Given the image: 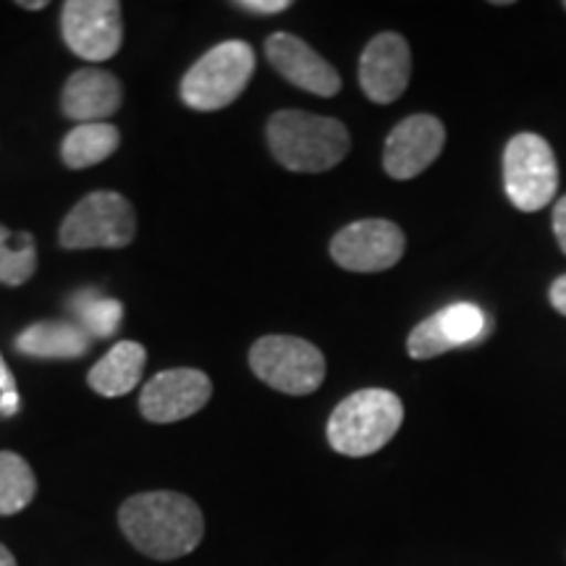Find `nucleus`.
Returning <instances> with one entry per match:
<instances>
[{
    "label": "nucleus",
    "instance_id": "obj_1",
    "mask_svg": "<svg viewBox=\"0 0 566 566\" xmlns=\"http://www.w3.org/2000/svg\"><path fill=\"white\" fill-rule=\"evenodd\" d=\"M118 522L132 546L158 562L192 554L205 535L200 506L189 495L174 491L132 495L118 512Z\"/></svg>",
    "mask_w": 566,
    "mask_h": 566
},
{
    "label": "nucleus",
    "instance_id": "obj_2",
    "mask_svg": "<svg viewBox=\"0 0 566 566\" xmlns=\"http://www.w3.org/2000/svg\"><path fill=\"white\" fill-rule=\"evenodd\" d=\"M273 158L289 171L321 174L338 166L352 139L342 122L304 111H279L268 124Z\"/></svg>",
    "mask_w": 566,
    "mask_h": 566
},
{
    "label": "nucleus",
    "instance_id": "obj_3",
    "mask_svg": "<svg viewBox=\"0 0 566 566\" xmlns=\"http://www.w3.org/2000/svg\"><path fill=\"white\" fill-rule=\"evenodd\" d=\"M405 420L401 399L386 388H365L346 396L328 420V443L344 457H370L399 433Z\"/></svg>",
    "mask_w": 566,
    "mask_h": 566
},
{
    "label": "nucleus",
    "instance_id": "obj_4",
    "mask_svg": "<svg viewBox=\"0 0 566 566\" xmlns=\"http://www.w3.org/2000/svg\"><path fill=\"white\" fill-rule=\"evenodd\" d=\"M254 53L242 40H229L205 53L181 82V101L195 111H221L247 90Z\"/></svg>",
    "mask_w": 566,
    "mask_h": 566
},
{
    "label": "nucleus",
    "instance_id": "obj_5",
    "mask_svg": "<svg viewBox=\"0 0 566 566\" xmlns=\"http://www.w3.org/2000/svg\"><path fill=\"white\" fill-rule=\"evenodd\" d=\"M250 365L265 386L292 396L317 391L325 378L323 352L296 336H265L254 342Z\"/></svg>",
    "mask_w": 566,
    "mask_h": 566
},
{
    "label": "nucleus",
    "instance_id": "obj_6",
    "mask_svg": "<svg viewBox=\"0 0 566 566\" xmlns=\"http://www.w3.org/2000/svg\"><path fill=\"white\" fill-rule=\"evenodd\" d=\"M504 187L516 210H543L558 192V166L551 145L537 134H516L504 150Z\"/></svg>",
    "mask_w": 566,
    "mask_h": 566
},
{
    "label": "nucleus",
    "instance_id": "obj_7",
    "mask_svg": "<svg viewBox=\"0 0 566 566\" xmlns=\"http://www.w3.org/2000/svg\"><path fill=\"white\" fill-rule=\"evenodd\" d=\"M137 233V216L129 200L116 192H92L69 212L61 226L66 250H118L129 247Z\"/></svg>",
    "mask_w": 566,
    "mask_h": 566
},
{
    "label": "nucleus",
    "instance_id": "obj_8",
    "mask_svg": "<svg viewBox=\"0 0 566 566\" xmlns=\"http://www.w3.org/2000/svg\"><path fill=\"white\" fill-rule=\"evenodd\" d=\"M63 40L84 61H108L124 42L122 3L116 0H69L61 13Z\"/></svg>",
    "mask_w": 566,
    "mask_h": 566
},
{
    "label": "nucleus",
    "instance_id": "obj_9",
    "mask_svg": "<svg viewBox=\"0 0 566 566\" xmlns=\"http://www.w3.org/2000/svg\"><path fill=\"white\" fill-rule=\"evenodd\" d=\"M405 231L384 218H367L346 226L331 242V254L344 271L380 273L394 268L405 254Z\"/></svg>",
    "mask_w": 566,
    "mask_h": 566
},
{
    "label": "nucleus",
    "instance_id": "obj_10",
    "mask_svg": "<svg viewBox=\"0 0 566 566\" xmlns=\"http://www.w3.org/2000/svg\"><path fill=\"white\" fill-rule=\"evenodd\" d=\"M212 396V384L202 370L195 367H174L158 373L142 388L139 409L145 420L166 424L187 420L200 412Z\"/></svg>",
    "mask_w": 566,
    "mask_h": 566
},
{
    "label": "nucleus",
    "instance_id": "obj_11",
    "mask_svg": "<svg viewBox=\"0 0 566 566\" xmlns=\"http://www.w3.org/2000/svg\"><path fill=\"white\" fill-rule=\"evenodd\" d=\"M446 142V129L436 116L417 113L401 122L388 134L384 150V168L396 181H407L420 176L424 168L433 166L441 155Z\"/></svg>",
    "mask_w": 566,
    "mask_h": 566
},
{
    "label": "nucleus",
    "instance_id": "obj_12",
    "mask_svg": "<svg viewBox=\"0 0 566 566\" xmlns=\"http://www.w3.org/2000/svg\"><path fill=\"white\" fill-rule=\"evenodd\" d=\"M409 76H412V53L401 34L384 32L367 42L359 59V84L373 103L388 105L399 101Z\"/></svg>",
    "mask_w": 566,
    "mask_h": 566
},
{
    "label": "nucleus",
    "instance_id": "obj_13",
    "mask_svg": "<svg viewBox=\"0 0 566 566\" xmlns=\"http://www.w3.org/2000/svg\"><path fill=\"white\" fill-rule=\"evenodd\" d=\"M265 55L271 66L279 71L286 82L304 92L321 97H334L342 90V76L323 55H317L307 42L294 34L275 32L265 42Z\"/></svg>",
    "mask_w": 566,
    "mask_h": 566
},
{
    "label": "nucleus",
    "instance_id": "obj_14",
    "mask_svg": "<svg viewBox=\"0 0 566 566\" xmlns=\"http://www.w3.org/2000/svg\"><path fill=\"white\" fill-rule=\"evenodd\" d=\"M485 315L470 302H457L430 315L409 334L407 352L412 359H433L457 346L472 344L483 336Z\"/></svg>",
    "mask_w": 566,
    "mask_h": 566
},
{
    "label": "nucleus",
    "instance_id": "obj_15",
    "mask_svg": "<svg viewBox=\"0 0 566 566\" xmlns=\"http://www.w3.org/2000/svg\"><path fill=\"white\" fill-rule=\"evenodd\" d=\"M122 103V82L103 69L74 71L61 95L63 113L76 124H105Z\"/></svg>",
    "mask_w": 566,
    "mask_h": 566
},
{
    "label": "nucleus",
    "instance_id": "obj_16",
    "mask_svg": "<svg viewBox=\"0 0 566 566\" xmlns=\"http://www.w3.org/2000/svg\"><path fill=\"white\" fill-rule=\"evenodd\" d=\"M145 363V346L137 342H118L116 346H111V352L90 370V388L95 394L108 396V399L126 396L139 386Z\"/></svg>",
    "mask_w": 566,
    "mask_h": 566
},
{
    "label": "nucleus",
    "instance_id": "obj_17",
    "mask_svg": "<svg viewBox=\"0 0 566 566\" xmlns=\"http://www.w3.org/2000/svg\"><path fill=\"white\" fill-rule=\"evenodd\" d=\"M92 336L74 323H34L21 331L17 349L38 359H74L90 349Z\"/></svg>",
    "mask_w": 566,
    "mask_h": 566
},
{
    "label": "nucleus",
    "instance_id": "obj_18",
    "mask_svg": "<svg viewBox=\"0 0 566 566\" xmlns=\"http://www.w3.org/2000/svg\"><path fill=\"white\" fill-rule=\"evenodd\" d=\"M118 145H122V134L113 124H76L63 139L61 158L69 168L82 171V168L108 160Z\"/></svg>",
    "mask_w": 566,
    "mask_h": 566
},
{
    "label": "nucleus",
    "instance_id": "obj_19",
    "mask_svg": "<svg viewBox=\"0 0 566 566\" xmlns=\"http://www.w3.org/2000/svg\"><path fill=\"white\" fill-rule=\"evenodd\" d=\"M38 493L32 467L13 451H0V516L19 514Z\"/></svg>",
    "mask_w": 566,
    "mask_h": 566
},
{
    "label": "nucleus",
    "instance_id": "obj_20",
    "mask_svg": "<svg viewBox=\"0 0 566 566\" xmlns=\"http://www.w3.org/2000/svg\"><path fill=\"white\" fill-rule=\"evenodd\" d=\"M38 271V247L27 231H11L0 226V283L21 286Z\"/></svg>",
    "mask_w": 566,
    "mask_h": 566
},
{
    "label": "nucleus",
    "instance_id": "obj_21",
    "mask_svg": "<svg viewBox=\"0 0 566 566\" xmlns=\"http://www.w3.org/2000/svg\"><path fill=\"white\" fill-rule=\"evenodd\" d=\"M71 313L80 317V325L92 338H108L122 325L124 304L108 300L95 289H87L71 300Z\"/></svg>",
    "mask_w": 566,
    "mask_h": 566
},
{
    "label": "nucleus",
    "instance_id": "obj_22",
    "mask_svg": "<svg viewBox=\"0 0 566 566\" xmlns=\"http://www.w3.org/2000/svg\"><path fill=\"white\" fill-rule=\"evenodd\" d=\"M239 9H244V11H252V13H281V11H286L289 6V0H239Z\"/></svg>",
    "mask_w": 566,
    "mask_h": 566
},
{
    "label": "nucleus",
    "instance_id": "obj_23",
    "mask_svg": "<svg viewBox=\"0 0 566 566\" xmlns=\"http://www.w3.org/2000/svg\"><path fill=\"white\" fill-rule=\"evenodd\" d=\"M554 233L558 247H562V252L566 254V197H562L554 208Z\"/></svg>",
    "mask_w": 566,
    "mask_h": 566
},
{
    "label": "nucleus",
    "instance_id": "obj_24",
    "mask_svg": "<svg viewBox=\"0 0 566 566\" xmlns=\"http://www.w3.org/2000/svg\"><path fill=\"white\" fill-rule=\"evenodd\" d=\"M551 304L558 310V313L566 315V275H562V279L554 281V286H551Z\"/></svg>",
    "mask_w": 566,
    "mask_h": 566
},
{
    "label": "nucleus",
    "instance_id": "obj_25",
    "mask_svg": "<svg viewBox=\"0 0 566 566\" xmlns=\"http://www.w3.org/2000/svg\"><path fill=\"white\" fill-rule=\"evenodd\" d=\"M9 391H17V380H13L9 365H6L3 354H0V394H9Z\"/></svg>",
    "mask_w": 566,
    "mask_h": 566
},
{
    "label": "nucleus",
    "instance_id": "obj_26",
    "mask_svg": "<svg viewBox=\"0 0 566 566\" xmlns=\"http://www.w3.org/2000/svg\"><path fill=\"white\" fill-rule=\"evenodd\" d=\"M17 409H19V394L17 391L0 394V415L11 417V415H17Z\"/></svg>",
    "mask_w": 566,
    "mask_h": 566
},
{
    "label": "nucleus",
    "instance_id": "obj_27",
    "mask_svg": "<svg viewBox=\"0 0 566 566\" xmlns=\"http://www.w3.org/2000/svg\"><path fill=\"white\" fill-rule=\"evenodd\" d=\"M0 566H17V558H13V554L3 543H0Z\"/></svg>",
    "mask_w": 566,
    "mask_h": 566
},
{
    "label": "nucleus",
    "instance_id": "obj_28",
    "mask_svg": "<svg viewBox=\"0 0 566 566\" xmlns=\"http://www.w3.org/2000/svg\"><path fill=\"white\" fill-rule=\"evenodd\" d=\"M21 9H30V11H40V9H45V0H34V3H24V0H21Z\"/></svg>",
    "mask_w": 566,
    "mask_h": 566
},
{
    "label": "nucleus",
    "instance_id": "obj_29",
    "mask_svg": "<svg viewBox=\"0 0 566 566\" xmlns=\"http://www.w3.org/2000/svg\"><path fill=\"white\" fill-rule=\"evenodd\" d=\"M564 9H566V3H564Z\"/></svg>",
    "mask_w": 566,
    "mask_h": 566
}]
</instances>
